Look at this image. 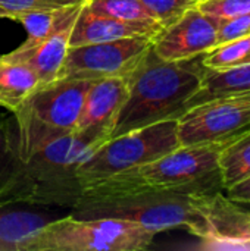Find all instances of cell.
Segmentation results:
<instances>
[{"mask_svg": "<svg viewBox=\"0 0 250 251\" xmlns=\"http://www.w3.org/2000/svg\"><path fill=\"white\" fill-rule=\"evenodd\" d=\"M217 26L250 10V0H200L196 4Z\"/></svg>", "mask_w": 250, "mask_h": 251, "instance_id": "7402d4cb", "label": "cell"}, {"mask_svg": "<svg viewBox=\"0 0 250 251\" xmlns=\"http://www.w3.org/2000/svg\"><path fill=\"white\" fill-rule=\"evenodd\" d=\"M80 9H77L56 31H53L43 41L27 49L18 47L10 53L3 54L1 57L4 60L22 63L28 66L37 75L40 85L56 81L59 71L63 65V60L66 57L68 49H69L71 32H72Z\"/></svg>", "mask_w": 250, "mask_h": 251, "instance_id": "7c38bea8", "label": "cell"}, {"mask_svg": "<svg viewBox=\"0 0 250 251\" xmlns=\"http://www.w3.org/2000/svg\"><path fill=\"white\" fill-rule=\"evenodd\" d=\"M202 56L168 62L150 49L127 76L128 96L118 112L109 138L156 122L178 119L200 88L206 69Z\"/></svg>", "mask_w": 250, "mask_h": 251, "instance_id": "3957f363", "label": "cell"}, {"mask_svg": "<svg viewBox=\"0 0 250 251\" xmlns=\"http://www.w3.org/2000/svg\"><path fill=\"white\" fill-rule=\"evenodd\" d=\"M250 93V62L225 68L205 69L200 88L190 99L187 110L206 101Z\"/></svg>", "mask_w": 250, "mask_h": 251, "instance_id": "5bb4252c", "label": "cell"}, {"mask_svg": "<svg viewBox=\"0 0 250 251\" xmlns=\"http://www.w3.org/2000/svg\"><path fill=\"white\" fill-rule=\"evenodd\" d=\"M49 221L52 218L46 213L0 204V251H21L22 244Z\"/></svg>", "mask_w": 250, "mask_h": 251, "instance_id": "9a60e30c", "label": "cell"}, {"mask_svg": "<svg viewBox=\"0 0 250 251\" xmlns=\"http://www.w3.org/2000/svg\"><path fill=\"white\" fill-rule=\"evenodd\" d=\"M18 162L19 146L15 118L0 116V191L12 176Z\"/></svg>", "mask_w": 250, "mask_h": 251, "instance_id": "44dd1931", "label": "cell"}, {"mask_svg": "<svg viewBox=\"0 0 250 251\" xmlns=\"http://www.w3.org/2000/svg\"><path fill=\"white\" fill-rule=\"evenodd\" d=\"M0 18H3V15H1V10H0Z\"/></svg>", "mask_w": 250, "mask_h": 251, "instance_id": "4316f807", "label": "cell"}, {"mask_svg": "<svg viewBox=\"0 0 250 251\" xmlns=\"http://www.w3.org/2000/svg\"><path fill=\"white\" fill-rule=\"evenodd\" d=\"M149 13L162 28L175 22L186 10L196 6L200 0H140Z\"/></svg>", "mask_w": 250, "mask_h": 251, "instance_id": "603a6c76", "label": "cell"}, {"mask_svg": "<svg viewBox=\"0 0 250 251\" xmlns=\"http://www.w3.org/2000/svg\"><path fill=\"white\" fill-rule=\"evenodd\" d=\"M130 37H149L153 40V35H150L143 28L124 24L121 21L112 19L105 15H99L93 12L84 1V4L81 6L77 15L71 32L69 47L105 43L112 40L130 38Z\"/></svg>", "mask_w": 250, "mask_h": 251, "instance_id": "4fadbf2b", "label": "cell"}, {"mask_svg": "<svg viewBox=\"0 0 250 251\" xmlns=\"http://www.w3.org/2000/svg\"><path fill=\"white\" fill-rule=\"evenodd\" d=\"M178 147L177 119L156 122L109 138L80 165L77 175L81 185L87 187L153 162Z\"/></svg>", "mask_w": 250, "mask_h": 251, "instance_id": "52a82bcc", "label": "cell"}, {"mask_svg": "<svg viewBox=\"0 0 250 251\" xmlns=\"http://www.w3.org/2000/svg\"><path fill=\"white\" fill-rule=\"evenodd\" d=\"M250 131V93L217 99L177 119L180 146L228 144Z\"/></svg>", "mask_w": 250, "mask_h": 251, "instance_id": "ba28073f", "label": "cell"}, {"mask_svg": "<svg viewBox=\"0 0 250 251\" xmlns=\"http://www.w3.org/2000/svg\"><path fill=\"white\" fill-rule=\"evenodd\" d=\"M127 96V78L93 81L85 94L75 132L108 141Z\"/></svg>", "mask_w": 250, "mask_h": 251, "instance_id": "8fae6325", "label": "cell"}, {"mask_svg": "<svg viewBox=\"0 0 250 251\" xmlns=\"http://www.w3.org/2000/svg\"><path fill=\"white\" fill-rule=\"evenodd\" d=\"M91 79L60 78L38 85L12 113L18 129L19 159L74 134Z\"/></svg>", "mask_w": 250, "mask_h": 251, "instance_id": "5b68a950", "label": "cell"}, {"mask_svg": "<svg viewBox=\"0 0 250 251\" xmlns=\"http://www.w3.org/2000/svg\"><path fill=\"white\" fill-rule=\"evenodd\" d=\"M222 187L227 190L250 176V131L228 143L220 153Z\"/></svg>", "mask_w": 250, "mask_h": 251, "instance_id": "d6986e66", "label": "cell"}, {"mask_svg": "<svg viewBox=\"0 0 250 251\" xmlns=\"http://www.w3.org/2000/svg\"><path fill=\"white\" fill-rule=\"evenodd\" d=\"M105 141L78 132L60 137L19 159L0 191V204L75 209L83 194L77 171Z\"/></svg>", "mask_w": 250, "mask_h": 251, "instance_id": "7a4b0ae2", "label": "cell"}, {"mask_svg": "<svg viewBox=\"0 0 250 251\" xmlns=\"http://www.w3.org/2000/svg\"><path fill=\"white\" fill-rule=\"evenodd\" d=\"M215 191L220 190L196 193L168 190L150 193L112 203L80 207L74 210V216L122 219L139 224L155 234L184 228L205 243H212L209 201Z\"/></svg>", "mask_w": 250, "mask_h": 251, "instance_id": "277c9868", "label": "cell"}, {"mask_svg": "<svg viewBox=\"0 0 250 251\" xmlns=\"http://www.w3.org/2000/svg\"><path fill=\"white\" fill-rule=\"evenodd\" d=\"M218 44V26L197 7L186 10L153 38L152 50L168 62L189 60Z\"/></svg>", "mask_w": 250, "mask_h": 251, "instance_id": "30bf717a", "label": "cell"}, {"mask_svg": "<svg viewBox=\"0 0 250 251\" xmlns=\"http://www.w3.org/2000/svg\"><path fill=\"white\" fill-rule=\"evenodd\" d=\"M155 232L144 226L113 218L52 219L35 231L21 251H143Z\"/></svg>", "mask_w": 250, "mask_h": 251, "instance_id": "8992f818", "label": "cell"}, {"mask_svg": "<svg viewBox=\"0 0 250 251\" xmlns=\"http://www.w3.org/2000/svg\"><path fill=\"white\" fill-rule=\"evenodd\" d=\"M249 212H250V210H249Z\"/></svg>", "mask_w": 250, "mask_h": 251, "instance_id": "83f0119b", "label": "cell"}, {"mask_svg": "<svg viewBox=\"0 0 250 251\" xmlns=\"http://www.w3.org/2000/svg\"><path fill=\"white\" fill-rule=\"evenodd\" d=\"M37 75L25 65L0 56V106L13 112L37 87Z\"/></svg>", "mask_w": 250, "mask_h": 251, "instance_id": "2e32d148", "label": "cell"}, {"mask_svg": "<svg viewBox=\"0 0 250 251\" xmlns=\"http://www.w3.org/2000/svg\"><path fill=\"white\" fill-rule=\"evenodd\" d=\"M246 62H250V35L220 43L202 56L208 69H225Z\"/></svg>", "mask_w": 250, "mask_h": 251, "instance_id": "ffe728a7", "label": "cell"}, {"mask_svg": "<svg viewBox=\"0 0 250 251\" xmlns=\"http://www.w3.org/2000/svg\"><path fill=\"white\" fill-rule=\"evenodd\" d=\"M85 3L93 12L128 25L140 26L153 35V38L162 31V25L149 13L140 0H85Z\"/></svg>", "mask_w": 250, "mask_h": 251, "instance_id": "e0dca14e", "label": "cell"}, {"mask_svg": "<svg viewBox=\"0 0 250 251\" xmlns=\"http://www.w3.org/2000/svg\"><path fill=\"white\" fill-rule=\"evenodd\" d=\"M250 35V10L218 26V44Z\"/></svg>", "mask_w": 250, "mask_h": 251, "instance_id": "d4e9b609", "label": "cell"}, {"mask_svg": "<svg viewBox=\"0 0 250 251\" xmlns=\"http://www.w3.org/2000/svg\"><path fill=\"white\" fill-rule=\"evenodd\" d=\"M80 4H72L59 9H43V10H29V12H19L12 15L9 19L18 21L27 29V40L19 47H32L37 43L47 38L53 31H56L77 9L81 7Z\"/></svg>", "mask_w": 250, "mask_h": 251, "instance_id": "ac0fdd59", "label": "cell"}, {"mask_svg": "<svg viewBox=\"0 0 250 251\" xmlns=\"http://www.w3.org/2000/svg\"><path fill=\"white\" fill-rule=\"evenodd\" d=\"M225 146H180L153 162L83 187V194L75 209L168 190L190 193L222 190L218 160Z\"/></svg>", "mask_w": 250, "mask_h": 251, "instance_id": "6da1fadb", "label": "cell"}, {"mask_svg": "<svg viewBox=\"0 0 250 251\" xmlns=\"http://www.w3.org/2000/svg\"><path fill=\"white\" fill-rule=\"evenodd\" d=\"M85 0H0V10L3 18H10L19 12L59 9L72 4L84 3Z\"/></svg>", "mask_w": 250, "mask_h": 251, "instance_id": "cb8c5ba5", "label": "cell"}, {"mask_svg": "<svg viewBox=\"0 0 250 251\" xmlns=\"http://www.w3.org/2000/svg\"><path fill=\"white\" fill-rule=\"evenodd\" d=\"M149 37H130L69 47L57 79L127 78L152 49Z\"/></svg>", "mask_w": 250, "mask_h": 251, "instance_id": "9c48e42d", "label": "cell"}, {"mask_svg": "<svg viewBox=\"0 0 250 251\" xmlns=\"http://www.w3.org/2000/svg\"><path fill=\"white\" fill-rule=\"evenodd\" d=\"M227 196L230 200H233L239 204L250 206V176L237 182L236 185L227 188Z\"/></svg>", "mask_w": 250, "mask_h": 251, "instance_id": "484cf974", "label": "cell"}]
</instances>
